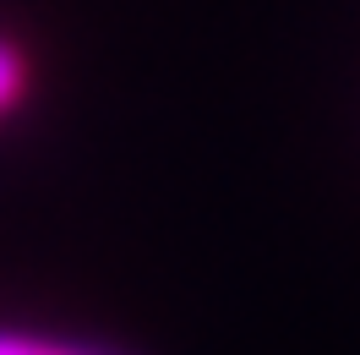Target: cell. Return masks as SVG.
<instances>
[{"instance_id":"6da1fadb","label":"cell","mask_w":360,"mask_h":355,"mask_svg":"<svg viewBox=\"0 0 360 355\" xmlns=\"http://www.w3.org/2000/svg\"><path fill=\"white\" fill-rule=\"evenodd\" d=\"M0 355H115V350L60 344V339H39V333H11V328H0Z\"/></svg>"},{"instance_id":"7a4b0ae2","label":"cell","mask_w":360,"mask_h":355,"mask_svg":"<svg viewBox=\"0 0 360 355\" xmlns=\"http://www.w3.org/2000/svg\"><path fill=\"white\" fill-rule=\"evenodd\" d=\"M22 82H27L22 77V55H17L11 44H0V115L22 99Z\"/></svg>"}]
</instances>
